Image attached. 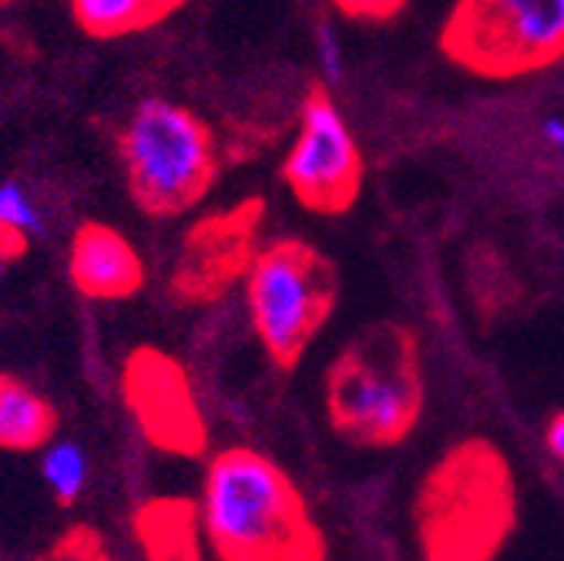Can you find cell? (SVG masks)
<instances>
[{"label":"cell","instance_id":"obj_20","mask_svg":"<svg viewBox=\"0 0 564 561\" xmlns=\"http://www.w3.org/2000/svg\"><path fill=\"white\" fill-rule=\"evenodd\" d=\"M4 269H8V259H0V276H4Z\"/></svg>","mask_w":564,"mask_h":561},{"label":"cell","instance_id":"obj_2","mask_svg":"<svg viewBox=\"0 0 564 561\" xmlns=\"http://www.w3.org/2000/svg\"><path fill=\"white\" fill-rule=\"evenodd\" d=\"M427 407L420 339L397 320L352 333L326 370V413L333 431L357 447L403 444Z\"/></svg>","mask_w":564,"mask_h":561},{"label":"cell","instance_id":"obj_10","mask_svg":"<svg viewBox=\"0 0 564 561\" xmlns=\"http://www.w3.org/2000/svg\"><path fill=\"white\" fill-rule=\"evenodd\" d=\"M67 272L75 290L88 300H128L145 283V266L134 246L101 223H88L75 233Z\"/></svg>","mask_w":564,"mask_h":561},{"label":"cell","instance_id":"obj_9","mask_svg":"<svg viewBox=\"0 0 564 561\" xmlns=\"http://www.w3.org/2000/svg\"><path fill=\"white\" fill-rule=\"evenodd\" d=\"M124 400L155 447L182 457H198L205 451L208 431L188 374L162 349L141 346L128 357Z\"/></svg>","mask_w":564,"mask_h":561},{"label":"cell","instance_id":"obj_8","mask_svg":"<svg viewBox=\"0 0 564 561\" xmlns=\"http://www.w3.org/2000/svg\"><path fill=\"white\" fill-rule=\"evenodd\" d=\"M265 219V202L246 198L223 213L198 219L178 252L172 272V293L182 303H212L242 276H249L259 256V229Z\"/></svg>","mask_w":564,"mask_h":561},{"label":"cell","instance_id":"obj_11","mask_svg":"<svg viewBox=\"0 0 564 561\" xmlns=\"http://www.w3.org/2000/svg\"><path fill=\"white\" fill-rule=\"evenodd\" d=\"M57 428L54 407L24 380L0 374V447L34 451L51 441Z\"/></svg>","mask_w":564,"mask_h":561},{"label":"cell","instance_id":"obj_1","mask_svg":"<svg viewBox=\"0 0 564 561\" xmlns=\"http://www.w3.org/2000/svg\"><path fill=\"white\" fill-rule=\"evenodd\" d=\"M202 525L219 561H323L326 541L300 487L259 451L232 447L208 464Z\"/></svg>","mask_w":564,"mask_h":561},{"label":"cell","instance_id":"obj_16","mask_svg":"<svg viewBox=\"0 0 564 561\" xmlns=\"http://www.w3.org/2000/svg\"><path fill=\"white\" fill-rule=\"evenodd\" d=\"M0 219L21 226L24 233H41V216L34 202L28 198V192L18 182H4L0 185Z\"/></svg>","mask_w":564,"mask_h":561},{"label":"cell","instance_id":"obj_13","mask_svg":"<svg viewBox=\"0 0 564 561\" xmlns=\"http://www.w3.org/2000/svg\"><path fill=\"white\" fill-rule=\"evenodd\" d=\"M182 4L185 0H70V11L85 34L121 37L155 28Z\"/></svg>","mask_w":564,"mask_h":561},{"label":"cell","instance_id":"obj_7","mask_svg":"<svg viewBox=\"0 0 564 561\" xmlns=\"http://www.w3.org/2000/svg\"><path fill=\"white\" fill-rule=\"evenodd\" d=\"M367 162L343 111L326 85H313L303 98L300 134L282 159V182L293 198L316 216H343L364 192Z\"/></svg>","mask_w":564,"mask_h":561},{"label":"cell","instance_id":"obj_17","mask_svg":"<svg viewBox=\"0 0 564 561\" xmlns=\"http://www.w3.org/2000/svg\"><path fill=\"white\" fill-rule=\"evenodd\" d=\"M316 54H319V67H323L326 85L343 82V44H339V37H336L329 21L316 24Z\"/></svg>","mask_w":564,"mask_h":561},{"label":"cell","instance_id":"obj_6","mask_svg":"<svg viewBox=\"0 0 564 561\" xmlns=\"http://www.w3.org/2000/svg\"><path fill=\"white\" fill-rule=\"evenodd\" d=\"M441 51L487 82L547 72L564 61V0H454Z\"/></svg>","mask_w":564,"mask_h":561},{"label":"cell","instance_id":"obj_3","mask_svg":"<svg viewBox=\"0 0 564 561\" xmlns=\"http://www.w3.org/2000/svg\"><path fill=\"white\" fill-rule=\"evenodd\" d=\"M413 525L423 561H498L518 525L508 457L484 438L454 444L423 477Z\"/></svg>","mask_w":564,"mask_h":561},{"label":"cell","instance_id":"obj_15","mask_svg":"<svg viewBox=\"0 0 564 561\" xmlns=\"http://www.w3.org/2000/svg\"><path fill=\"white\" fill-rule=\"evenodd\" d=\"M333 11H339L346 21L360 24H387L403 14L410 0H329Z\"/></svg>","mask_w":564,"mask_h":561},{"label":"cell","instance_id":"obj_12","mask_svg":"<svg viewBox=\"0 0 564 561\" xmlns=\"http://www.w3.org/2000/svg\"><path fill=\"white\" fill-rule=\"evenodd\" d=\"M138 535L145 541L149 561H202L192 501L162 498L145 505L138 515Z\"/></svg>","mask_w":564,"mask_h":561},{"label":"cell","instance_id":"obj_14","mask_svg":"<svg viewBox=\"0 0 564 561\" xmlns=\"http://www.w3.org/2000/svg\"><path fill=\"white\" fill-rule=\"evenodd\" d=\"M44 481L61 505L78 501L88 481V454L78 444H54L44 454Z\"/></svg>","mask_w":564,"mask_h":561},{"label":"cell","instance_id":"obj_5","mask_svg":"<svg viewBox=\"0 0 564 561\" xmlns=\"http://www.w3.org/2000/svg\"><path fill=\"white\" fill-rule=\"evenodd\" d=\"M339 269L306 239H275L259 249L246 300L252 330L279 370H296L339 303Z\"/></svg>","mask_w":564,"mask_h":561},{"label":"cell","instance_id":"obj_18","mask_svg":"<svg viewBox=\"0 0 564 561\" xmlns=\"http://www.w3.org/2000/svg\"><path fill=\"white\" fill-rule=\"evenodd\" d=\"M24 252H28V233L21 226H11V223L0 219V259L14 262Z\"/></svg>","mask_w":564,"mask_h":561},{"label":"cell","instance_id":"obj_4","mask_svg":"<svg viewBox=\"0 0 564 561\" xmlns=\"http://www.w3.org/2000/svg\"><path fill=\"white\" fill-rule=\"evenodd\" d=\"M121 162L141 213L172 219L195 208L219 179L216 134L188 108L149 98L121 131Z\"/></svg>","mask_w":564,"mask_h":561},{"label":"cell","instance_id":"obj_19","mask_svg":"<svg viewBox=\"0 0 564 561\" xmlns=\"http://www.w3.org/2000/svg\"><path fill=\"white\" fill-rule=\"evenodd\" d=\"M544 444H547L551 457L564 464V410L551 417V424H547V431H544Z\"/></svg>","mask_w":564,"mask_h":561}]
</instances>
